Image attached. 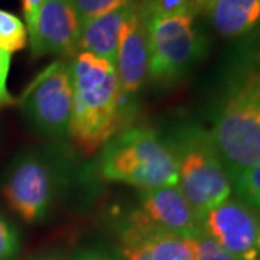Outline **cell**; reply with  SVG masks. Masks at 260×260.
Here are the masks:
<instances>
[{"mask_svg":"<svg viewBox=\"0 0 260 260\" xmlns=\"http://www.w3.org/2000/svg\"><path fill=\"white\" fill-rule=\"evenodd\" d=\"M16 103L26 123L38 135L51 139L70 136L74 107L70 61L58 59L45 67Z\"/></svg>","mask_w":260,"mask_h":260,"instance_id":"6","label":"cell"},{"mask_svg":"<svg viewBox=\"0 0 260 260\" xmlns=\"http://www.w3.org/2000/svg\"><path fill=\"white\" fill-rule=\"evenodd\" d=\"M143 3L149 48V81L159 85L178 83L208 51V38L200 25L194 2L172 13H160Z\"/></svg>","mask_w":260,"mask_h":260,"instance_id":"2","label":"cell"},{"mask_svg":"<svg viewBox=\"0 0 260 260\" xmlns=\"http://www.w3.org/2000/svg\"><path fill=\"white\" fill-rule=\"evenodd\" d=\"M10 64H12V54L0 49V107H9L18 102L8 88Z\"/></svg>","mask_w":260,"mask_h":260,"instance_id":"20","label":"cell"},{"mask_svg":"<svg viewBox=\"0 0 260 260\" xmlns=\"http://www.w3.org/2000/svg\"><path fill=\"white\" fill-rule=\"evenodd\" d=\"M42 5H44V0H22V10H23L25 25L28 29V38L32 37L35 32L38 16H39Z\"/></svg>","mask_w":260,"mask_h":260,"instance_id":"21","label":"cell"},{"mask_svg":"<svg viewBox=\"0 0 260 260\" xmlns=\"http://www.w3.org/2000/svg\"><path fill=\"white\" fill-rule=\"evenodd\" d=\"M114 68L124 109L149 80L148 29L143 3H130Z\"/></svg>","mask_w":260,"mask_h":260,"instance_id":"9","label":"cell"},{"mask_svg":"<svg viewBox=\"0 0 260 260\" xmlns=\"http://www.w3.org/2000/svg\"><path fill=\"white\" fill-rule=\"evenodd\" d=\"M189 243L195 260H237L220 243L215 242L208 233H205L204 229L197 236L191 237Z\"/></svg>","mask_w":260,"mask_h":260,"instance_id":"16","label":"cell"},{"mask_svg":"<svg viewBox=\"0 0 260 260\" xmlns=\"http://www.w3.org/2000/svg\"><path fill=\"white\" fill-rule=\"evenodd\" d=\"M165 142L177 162L178 186L203 221L233 192L232 178L213 136L200 126L186 124L178 127Z\"/></svg>","mask_w":260,"mask_h":260,"instance_id":"3","label":"cell"},{"mask_svg":"<svg viewBox=\"0 0 260 260\" xmlns=\"http://www.w3.org/2000/svg\"><path fill=\"white\" fill-rule=\"evenodd\" d=\"M211 28L225 39H239L260 29V0H194Z\"/></svg>","mask_w":260,"mask_h":260,"instance_id":"11","label":"cell"},{"mask_svg":"<svg viewBox=\"0 0 260 260\" xmlns=\"http://www.w3.org/2000/svg\"><path fill=\"white\" fill-rule=\"evenodd\" d=\"M100 175L106 181L153 189L178 185L177 162L168 143L152 129L133 127L103 145Z\"/></svg>","mask_w":260,"mask_h":260,"instance_id":"4","label":"cell"},{"mask_svg":"<svg viewBox=\"0 0 260 260\" xmlns=\"http://www.w3.org/2000/svg\"><path fill=\"white\" fill-rule=\"evenodd\" d=\"M233 186L243 203L260 214V164L240 172L233 179Z\"/></svg>","mask_w":260,"mask_h":260,"instance_id":"15","label":"cell"},{"mask_svg":"<svg viewBox=\"0 0 260 260\" xmlns=\"http://www.w3.org/2000/svg\"><path fill=\"white\" fill-rule=\"evenodd\" d=\"M130 3H140V2H146V0H129Z\"/></svg>","mask_w":260,"mask_h":260,"instance_id":"25","label":"cell"},{"mask_svg":"<svg viewBox=\"0 0 260 260\" xmlns=\"http://www.w3.org/2000/svg\"><path fill=\"white\" fill-rule=\"evenodd\" d=\"M80 29L81 20L71 0H44L35 32L29 38L32 55L74 56L78 52Z\"/></svg>","mask_w":260,"mask_h":260,"instance_id":"10","label":"cell"},{"mask_svg":"<svg viewBox=\"0 0 260 260\" xmlns=\"http://www.w3.org/2000/svg\"><path fill=\"white\" fill-rule=\"evenodd\" d=\"M71 64L74 107L70 136L91 153L116 135L121 112L119 80L112 62L88 52H77Z\"/></svg>","mask_w":260,"mask_h":260,"instance_id":"1","label":"cell"},{"mask_svg":"<svg viewBox=\"0 0 260 260\" xmlns=\"http://www.w3.org/2000/svg\"><path fill=\"white\" fill-rule=\"evenodd\" d=\"M203 229L237 260H260V215L230 197L203 218Z\"/></svg>","mask_w":260,"mask_h":260,"instance_id":"7","label":"cell"},{"mask_svg":"<svg viewBox=\"0 0 260 260\" xmlns=\"http://www.w3.org/2000/svg\"><path fill=\"white\" fill-rule=\"evenodd\" d=\"M26 260H65L64 254L61 251H45V253H41V254H35L32 257H29Z\"/></svg>","mask_w":260,"mask_h":260,"instance_id":"24","label":"cell"},{"mask_svg":"<svg viewBox=\"0 0 260 260\" xmlns=\"http://www.w3.org/2000/svg\"><path fill=\"white\" fill-rule=\"evenodd\" d=\"M28 42L25 22L8 10L0 9V49L13 54L23 49Z\"/></svg>","mask_w":260,"mask_h":260,"instance_id":"14","label":"cell"},{"mask_svg":"<svg viewBox=\"0 0 260 260\" xmlns=\"http://www.w3.org/2000/svg\"><path fill=\"white\" fill-rule=\"evenodd\" d=\"M139 207L129 223L191 239L203 230V221L178 185L142 191Z\"/></svg>","mask_w":260,"mask_h":260,"instance_id":"8","label":"cell"},{"mask_svg":"<svg viewBox=\"0 0 260 260\" xmlns=\"http://www.w3.org/2000/svg\"><path fill=\"white\" fill-rule=\"evenodd\" d=\"M121 256L124 260H152L139 239L126 227L121 233Z\"/></svg>","mask_w":260,"mask_h":260,"instance_id":"19","label":"cell"},{"mask_svg":"<svg viewBox=\"0 0 260 260\" xmlns=\"http://www.w3.org/2000/svg\"><path fill=\"white\" fill-rule=\"evenodd\" d=\"M149 6L160 13H172L191 5L194 0H146Z\"/></svg>","mask_w":260,"mask_h":260,"instance_id":"23","label":"cell"},{"mask_svg":"<svg viewBox=\"0 0 260 260\" xmlns=\"http://www.w3.org/2000/svg\"><path fill=\"white\" fill-rule=\"evenodd\" d=\"M126 229L143 244L152 260H195L189 239L127 223Z\"/></svg>","mask_w":260,"mask_h":260,"instance_id":"13","label":"cell"},{"mask_svg":"<svg viewBox=\"0 0 260 260\" xmlns=\"http://www.w3.org/2000/svg\"><path fill=\"white\" fill-rule=\"evenodd\" d=\"M59 175L55 162L42 150L26 149L9 162L0 192L10 210L25 223L42 221L55 203Z\"/></svg>","mask_w":260,"mask_h":260,"instance_id":"5","label":"cell"},{"mask_svg":"<svg viewBox=\"0 0 260 260\" xmlns=\"http://www.w3.org/2000/svg\"><path fill=\"white\" fill-rule=\"evenodd\" d=\"M71 260H120L117 254L103 247H88L77 251Z\"/></svg>","mask_w":260,"mask_h":260,"instance_id":"22","label":"cell"},{"mask_svg":"<svg viewBox=\"0 0 260 260\" xmlns=\"http://www.w3.org/2000/svg\"><path fill=\"white\" fill-rule=\"evenodd\" d=\"M81 23L129 5V0H71Z\"/></svg>","mask_w":260,"mask_h":260,"instance_id":"17","label":"cell"},{"mask_svg":"<svg viewBox=\"0 0 260 260\" xmlns=\"http://www.w3.org/2000/svg\"><path fill=\"white\" fill-rule=\"evenodd\" d=\"M20 234L16 225L0 213V260H15L20 251Z\"/></svg>","mask_w":260,"mask_h":260,"instance_id":"18","label":"cell"},{"mask_svg":"<svg viewBox=\"0 0 260 260\" xmlns=\"http://www.w3.org/2000/svg\"><path fill=\"white\" fill-rule=\"evenodd\" d=\"M129 10L130 3L120 9L83 22L78 39V52H88L113 65L116 64L121 32Z\"/></svg>","mask_w":260,"mask_h":260,"instance_id":"12","label":"cell"}]
</instances>
